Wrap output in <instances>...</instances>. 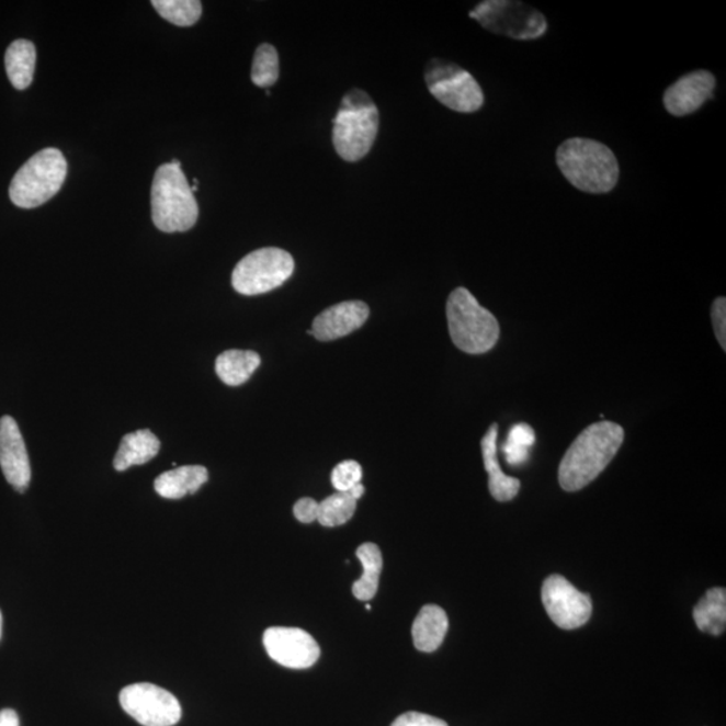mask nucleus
<instances>
[{
    "label": "nucleus",
    "instance_id": "f257e3e1",
    "mask_svg": "<svg viewBox=\"0 0 726 726\" xmlns=\"http://www.w3.org/2000/svg\"><path fill=\"white\" fill-rule=\"evenodd\" d=\"M623 442L624 430L616 422L600 421L586 428L559 463V485L569 492L585 489L614 460Z\"/></svg>",
    "mask_w": 726,
    "mask_h": 726
},
{
    "label": "nucleus",
    "instance_id": "f03ea898",
    "mask_svg": "<svg viewBox=\"0 0 726 726\" xmlns=\"http://www.w3.org/2000/svg\"><path fill=\"white\" fill-rule=\"evenodd\" d=\"M557 165L563 175L585 193H610L619 180L617 159L603 143L572 138L557 150Z\"/></svg>",
    "mask_w": 726,
    "mask_h": 726
},
{
    "label": "nucleus",
    "instance_id": "7ed1b4c3",
    "mask_svg": "<svg viewBox=\"0 0 726 726\" xmlns=\"http://www.w3.org/2000/svg\"><path fill=\"white\" fill-rule=\"evenodd\" d=\"M152 222L165 234L192 229L198 204L181 166L162 165L155 172L151 190Z\"/></svg>",
    "mask_w": 726,
    "mask_h": 726
},
{
    "label": "nucleus",
    "instance_id": "20e7f679",
    "mask_svg": "<svg viewBox=\"0 0 726 726\" xmlns=\"http://www.w3.org/2000/svg\"><path fill=\"white\" fill-rule=\"evenodd\" d=\"M379 127L377 105L361 89H353L342 99L334 118L332 141L339 157L347 162L365 158L376 141Z\"/></svg>",
    "mask_w": 726,
    "mask_h": 726
},
{
    "label": "nucleus",
    "instance_id": "39448f33",
    "mask_svg": "<svg viewBox=\"0 0 726 726\" xmlns=\"http://www.w3.org/2000/svg\"><path fill=\"white\" fill-rule=\"evenodd\" d=\"M447 320L452 342L464 353L485 354L498 342L497 318L467 288H456L450 295Z\"/></svg>",
    "mask_w": 726,
    "mask_h": 726
},
{
    "label": "nucleus",
    "instance_id": "423d86ee",
    "mask_svg": "<svg viewBox=\"0 0 726 726\" xmlns=\"http://www.w3.org/2000/svg\"><path fill=\"white\" fill-rule=\"evenodd\" d=\"M68 163L57 148H45L30 158L16 172L10 184V198L22 209H33L46 204L67 178Z\"/></svg>",
    "mask_w": 726,
    "mask_h": 726
},
{
    "label": "nucleus",
    "instance_id": "0eeeda50",
    "mask_svg": "<svg viewBox=\"0 0 726 726\" xmlns=\"http://www.w3.org/2000/svg\"><path fill=\"white\" fill-rule=\"evenodd\" d=\"M294 271L295 261L288 252L280 248H261L236 265L231 285L241 295L266 294L282 287Z\"/></svg>",
    "mask_w": 726,
    "mask_h": 726
},
{
    "label": "nucleus",
    "instance_id": "6e6552de",
    "mask_svg": "<svg viewBox=\"0 0 726 726\" xmlns=\"http://www.w3.org/2000/svg\"><path fill=\"white\" fill-rule=\"evenodd\" d=\"M469 16L489 32L511 39H537L547 30L546 18L538 10L511 0H486Z\"/></svg>",
    "mask_w": 726,
    "mask_h": 726
},
{
    "label": "nucleus",
    "instance_id": "1a4fd4ad",
    "mask_svg": "<svg viewBox=\"0 0 726 726\" xmlns=\"http://www.w3.org/2000/svg\"><path fill=\"white\" fill-rule=\"evenodd\" d=\"M426 84L432 97L452 111L473 113L485 104V94L478 81L454 63L433 58L427 65Z\"/></svg>",
    "mask_w": 726,
    "mask_h": 726
},
{
    "label": "nucleus",
    "instance_id": "9d476101",
    "mask_svg": "<svg viewBox=\"0 0 726 726\" xmlns=\"http://www.w3.org/2000/svg\"><path fill=\"white\" fill-rule=\"evenodd\" d=\"M118 700L124 712L143 726H174L182 717L180 701L157 684H129Z\"/></svg>",
    "mask_w": 726,
    "mask_h": 726
},
{
    "label": "nucleus",
    "instance_id": "9b49d317",
    "mask_svg": "<svg viewBox=\"0 0 726 726\" xmlns=\"http://www.w3.org/2000/svg\"><path fill=\"white\" fill-rule=\"evenodd\" d=\"M543 604L553 623L563 629H575L592 615V600L588 593L576 589L565 577H547L543 586Z\"/></svg>",
    "mask_w": 726,
    "mask_h": 726
},
{
    "label": "nucleus",
    "instance_id": "f8f14e48",
    "mask_svg": "<svg viewBox=\"0 0 726 726\" xmlns=\"http://www.w3.org/2000/svg\"><path fill=\"white\" fill-rule=\"evenodd\" d=\"M263 642L268 656L284 668L308 669L320 657L317 640L300 628H268Z\"/></svg>",
    "mask_w": 726,
    "mask_h": 726
},
{
    "label": "nucleus",
    "instance_id": "ddd939ff",
    "mask_svg": "<svg viewBox=\"0 0 726 726\" xmlns=\"http://www.w3.org/2000/svg\"><path fill=\"white\" fill-rule=\"evenodd\" d=\"M0 467L5 480L16 491L25 492L32 480V468L20 427L11 416L0 419Z\"/></svg>",
    "mask_w": 726,
    "mask_h": 726
},
{
    "label": "nucleus",
    "instance_id": "4468645a",
    "mask_svg": "<svg viewBox=\"0 0 726 726\" xmlns=\"http://www.w3.org/2000/svg\"><path fill=\"white\" fill-rule=\"evenodd\" d=\"M714 87H716V79L711 71H690L666 89L665 109L676 117L692 115L713 98Z\"/></svg>",
    "mask_w": 726,
    "mask_h": 726
},
{
    "label": "nucleus",
    "instance_id": "2eb2a0df",
    "mask_svg": "<svg viewBox=\"0 0 726 726\" xmlns=\"http://www.w3.org/2000/svg\"><path fill=\"white\" fill-rule=\"evenodd\" d=\"M368 315H371V308L366 303L342 302L320 313L315 318L313 329L308 330V334L321 342L336 341V339L347 337L361 329L366 324Z\"/></svg>",
    "mask_w": 726,
    "mask_h": 726
},
{
    "label": "nucleus",
    "instance_id": "dca6fc26",
    "mask_svg": "<svg viewBox=\"0 0 726 726\" xmlns=\"http://www.w3.org/2000/svg\"><path fill=\"white\" fill-rule=\"evenodd\" d=\"M498 424H492L481 439V455L486 472L489 473V489L498 502H509L520 492L521 481L506 475L498 462Z\"/></svg>",
    "mask_w": 726,
    "mask_h": 726
},
{
    "label": "nucleus",
    "instance_id": "f3484780",
    "mask_svg": "<svg viewBox=\"0 0 726 726\" xmlns=\"http://www.w3.org/2000/svg\"><path fill=\"white\" fill-rule=\"evenodd\" d=\"M449 616L439 605L422 606L415 619L412 636L415 647L421 653L436 651L449 631Z\"/></svg>",
    "mask_w": 726,
    "mask_h": 726
},
{
    "label": "nucleus",
    "instance_id": "a211bd4d",
    "mask_svg": "<svg viewBox=\"0 0 726 726\" xmlns=\"http://www.w3.org/2000/svg\"><path fill=\"white\" fill-rule=\"evenodd\" d=\"M209 479V473L202 466H183L160 474L155 479V491L166 499H181L195 494Z\"/></svg>",
    "mask_w": 726,
    "mask_h": 726
},
{
    "label": "nucleus",
    "instance_id": "6ab92c4d",
    "mask_svg": "<svg viewBox=\"0 0 726 726\" xmlns=\"http://www.w3.org/2000/svg\"><path fill=\"white\" fill-rule=\"evenodd\" d=\"M160 442L151 431L139 430L122 439L113 461L116 472H126L129 467L141 466L159 454Z\"/></svg>",
    "mask_w": 726,
    "mask_h": 726
},
{
    "label": "nucleus",
    "instance_id": "aec40b11",
    "mask_svg": "<svg viewBox=\"0 0 726 726\" xmlns=\"http://www.w3.org/2000/svg\"><path fill=\"white\" fill-rule=\"evenodd\" d=\"M260 363V355L254 351L226 350L216 360V373L224 384L240 386L253 376Z\"/></svg>",
    "mask_w": 726,
    "mask_h": 726
},
{
    "label": "nucleus",
    "instance_id": "412c9836",
    "mask_svg": "<svg viewBox=\"0 0 726 726\" xmlns=\"http://www.w3.org/2000/svg\"><path fill=\"white\" fill-rule=\"evenodd\" d=\"M35 63H37V52L35 46L27 39H16L5 52V70L11 84L18 91H23L32 84Z\"/></svg>",
    "mask_w": 726,
    "mask_h": 726
},
{
    "label": "nucleus",
    "instance_id": "4be33fe9",
    "mask_svg": "<svg viewBox=\"0 0 726 726\" xmlns=\"http://www.w3.org/2000/svg\"><path fill=\"white\" fill-rule=\"evenodd\" d=\"M695 624L702 633L719 636L726 627V591L712 588L693 611Z\"/></svg>",
    "mask_w": 726,
    "mask_h": 726
},
{
    "label": "nucleus",
    "instance_id": "5701e85b",
    "mask_svg": "<svg viewBox=\"0 0 726 726\" xmlns=\"http://www.w3.org/2000/svg\"><path fill=\"white\" fill-rule=\"evenodd\" d=\"M363 574L353 586V594L361 601H368L376 597L379 586V576L383 572V555L379 547L374 544H363L356 549Z\"/></svg>",
    "mask_w": 726,
    "mask_h": 726
},
{
    "label": "nucleus",
    "instance_id": "b1692460",
    "mask_svg": "<svg viewBox=\"0 0 726 726\" xmlns=\"http://www.w3.org/2000/svg\"><path fill=\"white\" fill-rule=\"evenodd\" d=\"M356 499L350 492L337 491L318 506V522L325 528L342 526L353 518Z\"/></svg>",
    "mask_w": 726,
    "mask_h": 726
},
{
    "label": "nucleus",
    "instance_id": "393cba45",
    "mask_svg": "<svg viewBox=\"0 0 726 726\" xmlns=\"http://www.w3.org/2000/svg\"><path fill=\"white\" fill-rule=\"evenodd\" d=\"M151 4L163 20L180 27L195 25L202 15V3L198 0H154Z\"/></svg>",
    "mask_w": 726,
    "mask_h": 726
},
{
    "label": "nucleus",
    "instance_id": "a878e982",
    "mask_svg": "<svg viewBox=\"0 0 726 726\" xmlns=\"http://www.w3.org/2000/svg\"><path fill=\"white\" fill-rule=\"evenodd\" d=\"M535 443V433L533 428L525 422L517 424L509 431L508 440L503 444L502 451L506 462L510 466H521L529 457V452Z\"/></svg>",
    "mask_w": 726,
    "mask_h": 726
},
{
    "label": "nucleus",
    "instance_id": "bb28decb",
    "mask_svg": "<svg viewBox=\"0 0 726 726\" xmlns=\"http://www.w3.org/2000/svg\"><path fill=\"white\" fill-rule=\"evenodd\" d=\"M279 55L275 46L263 44L254 53L252 81L254 86L268 88L279 80Z\"/></svg>",
    "mask_w": 726,
    "mask_h": 726
},
{
    "label": "nucleus",
    "instance_id": "cd10ccee",
    "mask_svg": "<svg viewBox=\"0 0 726 726\" xmlns=\"http://www.w3.org/2000/svg\"><path fill=\"white\" fill-rule=\"evenodd\" d=\"M362 467L360 463L354 461H347L339 463L332 469L331 484L337 491L349 492L353 490L356 485L362 480Z\"/></svg>",
    "mask_w": 726,
    "mask_h": 726
},
{
    "label": "nucleus",
    "instance_id": "c85d7f7f",
    "mask_svg": "<svg viewBox=\"0 0 726 726\" xmlns=\"http://www.w3.org/2000/svg\"><path fill=\"white\" fill-rule=\"evenodd\" d=\"M712 318L718 343L726 350V299L724 296H719L714 300Z\"/></svg>",
    "mask_w": 726,
    "mask_h": 726
},
{
    "label": "nucleus",
    "instance_id": "c756f323",
    "mask_svg": "<svg viewBox=\"0 0 726 726\" xmlns=\"http://www.w3.org/2000/svg\"><path fill=\"white\" fill-rule=\"evenodd\" d=\"M392 726H449L443 719L419 712H408L395 719Z\"/></svg>",
    "mask_w": 726,
    "mask_h": 726
},
{
    "label": "nucleus",
    "instance_id": "7c9ffc66",
    "mask_svg": "<svg viewBox=\"0 0 726 726\" xmlns=\"http://www.w3.org/2000/svg\"><path fill=\"white\" fill-rule=\"evenodd\" d=\"M319 502L313 498H302L294 506V514L302 523H313L318 520Z\"/></svg>",
    "mask_w": 726,
    "mask_h": 726
},
{
    "label": "nucleus",
    "instance_id": "2f4dec72",
    "mask_svg": "<svg viewBox=\"0 0 726 726\" xmlns=\"http://www.w3.org/2000/svg\"><path fill=\"white\" fill-rule=\"evenodd\" d=\"M0 726H20V717L13 710L0 711Z\"/></svg>",
    "mask_w": 726,
    "mask_h": 726
},
{
    "label": "nucleus",
    "instance_id": "473e14b6",
    "mask_svg": "<svg viewBox=\"0 0 726 726\" xmlns=\"http://www.w3.org/2000/svg\"><path fill=\"white\" fill-rule=\"evenodd\" d=\"M2 626H3V617H2V612H0V638H2Z\"/></svg>",
    "mask_w": 726,
    "mask_h": 726
},
{
    "label": "nucleus",
    "instance_id": "72a5a7b5",
    "mask_svg": "<svg viewBox=\"0 0 726 726\" xmlns=\"http://www.w3.org/2000/svg\"><path fill=\"white\" fill-rule=\"evenodd\" d=\"M171 165L181 166V162L178 159H172Z\"/></svg>",
    "mask_w": 726,
    "mask_h": 726
}]
</instances>
